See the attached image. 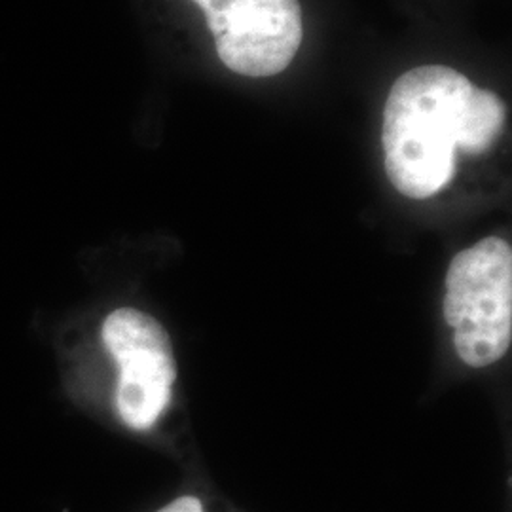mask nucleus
<instances>
[{
  "instance_id": "1",
  "label": "nucleus",
  "mask_w": 512,
  "mask_h": 512,
  "mask_svg": "<svg viewBox=\"0 0 512 512\" xmlns=\"http://www.w3.org/2000/svg\"><path fill=\"white\" fill-rule=\"evenodd\" d=\"M505 105L444 65L404 73L384 110L385 171L408 198L435 196L456 173L458 148L482 154L499 139Z\"/></svg>"
},
{
  "instance_id": "2",
  "label": "nucleus",
  "mask_w": 512,
  "mask_h": 512,
  "mask_svg": "<svg viewBox=\"0 0 512 512\" xmlns=\"http://www.w3.org/2000/svg\"><path fill=\"white\" fill-rule=\"evenodd\" d=\"M444 315L465 365H494L512 340V251L486 238L461 251L446 275Z\"/></svg>"
},
{
  "instance_id": "3",
  "label": "nucleus",
  "mask_w": 512,
  "mask_h": 512,
  "mask_svg": "<svg viewBox=\"0 0 512 512\" xmlns=\"http://www.w3.org/2000/svg\"><path fill=\"white\" fill-rule=\"evenodd\" d=\"M101 334L120 372L116 385L120 418L137 431L152 427L171 403L177 378L167 332L145 311L120 308L105 319Z\"/></svg>"
},
{
  "instance_id": "4",
  "label": "nucleus",
  "mask_w": 512,
  "mask_h": 512,
  "mask_svg": "<svg viewBox=\"0 0 512 512\" xmlns=\"http://www.w3.org/2000/svg\"><path fill=\"white\" fill-rule=\"evenodd\" d=\"M215 37L220 61L243 76L283 73L304 38L298 0H194Z\"/></svg>"
},
{
  "instance_id": "5",
  "label": "nucleus",
  "mask_w": 512,
  "mask_h": 512,
  "mask_svg": "<svg viewBox=\"0 0 512 512\" xmlns=\"http://www.w3.org/2000/svg\"><path fill=\"white\" fill-rule=\"evenodd\" d=\"M158 512H203V505L200 499L192 497V495H184L175 499L173 503L165 505L164 509Z\"/></svg>"
}]
</instances>
